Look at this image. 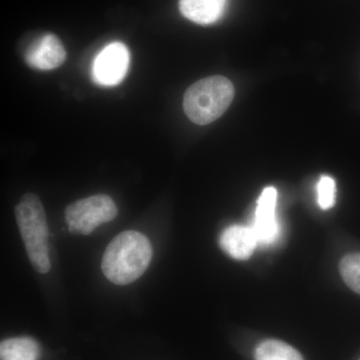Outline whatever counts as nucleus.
Listing matches in <instances>:
<instances>
[{
  "label": "nucleus",
  "mask_w": 360,
  "mask_h": 360,
  "mask_svg": "<svg viewBox=\"0 0 360 360\" xmlns=\"http://www.w3.org/2000/svg\"><path fill=\"white\" fill-rule=\"evenodd\" d=\"M233 97L234 86L229 78L220 75L203 78L184 94V112L195 124H210L224 115Z\"/></svg>",
  "instance_id": "3"
},
{
  "label": "nucleus",
  "mask_w": 360,
  "mask_h": 360,
  "mask_svg": "<svg viewBox=\"0 0 360 360\" xmlns=\"http://www.w3.org/2000/svg\"><path fill=\"white\" fill-rule=\"evenodd\" d=\"M66 58L65 46L56 35L45 34L28 49L25 54L28 65L39 70H51L63 65Z\"/></svg>",
  "instance_id": "7"
},
{
  "label": "nucleus",
  "mask_w": 360,
  "mask_h": 360,
  "mask_svg": "<svg viewBox=\"0 0 360 360\" xmlns=\"http://www.w3.org/2000/svg\"><path fill=\"white\" fill-rule=\"evenodd\" d=\"M16 221L33 269L45 274L51 269L49 251V225L39 196L25 193L15 206Z\"/></svg>",
  "instance_id": "2"
},
{
  "label": "nucleus",
  "mask_w": 360,
  "mask_h": 360,
  "mask_svg": "<svg viewBox=\"0 0 360 360\" xmlns=\"http://www.w3.org/2000/svg\"><path fill=\"white\" fill-rule=\"evenodd\" d=\"M151 257L153 246L146 236L134 231H123L104 251L101 269L111 283L127 285L146 272Z\"/></svg>",
  "instance_id": "1"
},
{
  "label": "nucleus",
  "mask_w": 360,
  "mask_h": 360,
  "mask_svg": "<svg viewBox=\"0 0 360 360\" xmlns=\"http://www.w3.org/2000/svg\"><path fill=\"white\" fill-rule=\"evenodd\" d=\"M360 360V359H359Z\"/></svg>",
  "instance_id": "14"
},
{
  "label": "nucleus",
  "mask_w": 360,
  "mask_h": 360,
  "mask_svg": "<svg viewBox=\"0 0 360 360\" xmlns=\"http://www.w3.org/2000/svg\"><path fill=\"white\" fill-rule=\"evenodd\" d=\"M340 274L350 290L360 295V253H350L341 259Z\"/></svg>",
  "instance_id": "12"
},
{
  "label": "nucleus",
  "mask_w": 360,
  "mask_h": 360,
  "mask_svg": "<svg viewBox=\"0 0 360 360\" xmlns=\"http://www.w3.org/2000/svg\"><path fill=\"white\" fill-rule=\"evenodd\" d=\"M39 357V345L30 338H9L0 345L1 360H37Z\"/></svg>",
  "instance_id": "10"
},
{
  "label": "nucleus",
  "mask_w": 360,
  "mask_h": 360,
  "mask_svg": "<svg viewBox=\"0 0 360 360\" xmlns=\"http://www.w3.org/2000/svg\"><path fill=\"white\" fill-rule=\"evenodd\" d=\"M229 0H179L180 13L201 25H212L224 16Z\"/></svg>",
  "instance_id": "9"
},
{
  "label": "nucleus",
  "mask_w": 360,
  "mask_h": 360,
  "mask_svg": "<svg viewBox=\"0 0 360 360\" xmlns=\"http://www.w3.org/2000/svg\"><path fill=\"white\" fill-rule=\"evenodd\" d=\"M255 360H303L302 355L281 340H266L257 345Z\"/></svg>",
  "instance_id": "11"
},
{
  "label": "nucleus",
  "mask_w": 360,
  "mask_h": 360,
  "mask_svg": "<svg viewBox=\"0 0 360 360\" xmlns=\"http://www.w3.org/2000/svg\"><path fill=\"white\" fill-rule=\"evenodd\" d=\"M277 191L274 187H266L257 201L252 229L258 245H269L276 243L281 233L276 219Z\"/></svg>",
  "instance_id": "6"
},
{
  "label": "nucleus",
  "mask_w": 360,
  "mask_h": 360,
  "mask_svg": "<svg viewBox=\"0 0 360 360\" xmlns=\"http://www.w3.org/2000/svg\"><path fill=\"white\" fill-rule=\"evenodd\" d=\"M129 61V49L122 42L106 45L92 63V79L103 86H115L127 75Z\"/></svg>",
  "instance_id": "5"
},
{
  "label": "nucleus",
  "mask_w": 360,
  "mask_h": 360,
  "mask_svg": "<svg viewBox=\"0 0 360 360\" xmlns=\"http://www.w3.org/2000/svg\"><path fill=\"white\" fill-rule=\"evenodd\" d=\"M336 186L330 176H322L317 184V201L321 210H329L335 205Z\"/></svg>",
  "instance_id": "13"
},
{
  "label": "nucleus",
  "mask_w": 360,
  "mask_h": 360,
  "mask_svg": "<svg viewBox=\"0 0 360 360\" xmlns=\"http://www.w3.org/2000/svg\"><path fill=\"white\" fill-rule=\"evenodd\" d=\"M219 245L231 257L245 260L251 257L258 243L251 226L232 225L222 232Z\"/></svg>",
  "instance_id": "8"
},
{
  "label": "nucleus",
  "mask_w": 360,
  "mask_h": 360,
  "mask_svg": "<svg viewBox=\"0 0 360 360\" xmlns=\"http://www.w3.org/2000/svg\"><path fill=\"white\" fill-rule=\"evenodd\" d=\"M117 215L115 201L106 194H97L75 201L65 210V221L72 234L89 236L99 225L110 222Z\"/></svg>",
  "instance_id": "4"
}]
</instances>
